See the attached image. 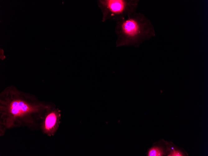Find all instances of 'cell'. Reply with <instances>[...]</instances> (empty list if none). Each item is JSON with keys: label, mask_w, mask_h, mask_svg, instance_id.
Segmentation results:
<instances>
[{"label": "cell", "mask_w": 208, "mask_h": 156, "mask_svg": "<svg viewBox=\"0 0 208 156\" xmlns=\"http://www.w3.org/2000/svg\"><path fill=\"white\" fill-rule=\"evenodd\" d=\"M53 106L40 102L34 95L13 86L7 87L0 93L1 118L7 128L32 126L42 119L47 110Z\"/></svg>", "instance_id": "obj_1"}, {"label": "cell", "mask_w": 208, "mask_h": 156, "mask_svg": "<svg viewBox=\"0 0 208 156\" xmlns=\"http://www.w3.org/2000/svg\"><path fill=\"white\" fill-rule=\"evenodd\" d=\"M60 118L59 110L54 106L49 108L42 118V128L44 133L49 136L54 135L58 127Z\"/></svg>", "instance_id": "obj_2"}, {"label": "cell", "mask_w": 208, "mask_h": 156, "mask_svg": "<svg viewBox=\"0 0 208 156\" xmlns=\"http://www.w3.org/2000/svg\"><path fill=\"white\" fill-rule=\"evenodd\" d=\"M123 27L125 32L130 35H134L136 34L139 29L137 23L132 20H129L125 21Z\"/></svg>", "instance_id": "obj_3"}, {"label": "cell", "mask_w": 208, "mask_h": 156, "mask_svg": "<svg viewBox=\"0 0 208 156\" xmlns=\"http://www.w3.org/2000/svg\"><path fill=\"white\" fill-rule=\"evenodd\" d=\"M107 3L109 8L113 12H119L123 8V3L121 1L109 0Z\"/></svg>", "instance_id": "obj_4"}, {"label": "cell", "mask_w": 208, "mask_h": 156, "mask_svg": "<svg viewBox=\"0 0 208 156\" xmlns=\"http://www.w3.org/2000/svg\"><path fill=\"white\" fill-rule=\"evenodd\" d=\"M163 154L162 150L159 147H154L149 151L148 156H160Z\"/></svg>", "instance_id": "obj_5"}, {"label": "cell", "mask_w": 208, "mask_h": 156, "mask_svg": "<svg viewBox=\"0 0 208 156\" xmlns=\"http://www.w3.org/2000/svg\"><path fill=\"white\" fill-rule=\"evenodd\" d=\"M182 154L181 153L179 152L178 151H176V152H174L171 155V156H182Z\"/></svg>", "instance_id": "obj_6"}]
</instances>
